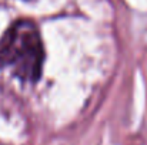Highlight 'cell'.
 I'll return each mask as SVG.
<instances>
[{"label":"cell","mask_w":147,"mask_h":145,"mask_svg":"<svg viewBox=\"0 0 147 145\" xmlns=\"http://www.w3.org/2000/svg\"><path fill=\"white\" fill-rule=\"evenodd\" d=\"M45 64V47L39 27L32 20L14 21L0 37V67L11 68L13 74L36 83Z\"/></svg>","instance_id":"cell-1"}]
</instances>
